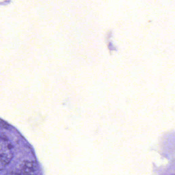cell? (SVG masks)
<instances>
[{
	"instance_id": "2",
	"label": "cell",
	"mask_w": 175,
	"mask_h": 175,
	"mask_svg": "<svg viewBox=\"0 0 175 175\" xmlns=\"http://www.w3.org/2000/svg\"><path fill=\"white\" fill-rule=\"evenodd\" d=\"M13 158V154H1V163L4 165L8 164Z\"/></svg>"
},
{
	"instance_id": "3",
	"label": "cell",
	"mask_w": 175,
	"mask_h": 175,
	"mask_svg": "<svg viewBox=\"0 0 175 175\" xmlns=\"http://www.w3.org/2000/svg\"><path fill=\"white\" fill-rule=\"evenodd\" d=\"M1 126H2V127L4 128L5 129H8V124H7L6 122L3 121V120H1Z\"/></svg>"
},
{
	"instance_id": "1",
	"label": "cell",
	"mask_w": 175,
	"mask_h": 175,
	"mask_svg": "<svg viewBox=\"0 0 175 175\" xmlns=\"http://www.w3.org/2000/svg\"><path fill=\"white\" fill-rule=\"evenodd\" d=\"M36 164L33 162H25L23 167V173L24 174H29L33 173L36 170Z\"/></svg>"
}]
</instances>
